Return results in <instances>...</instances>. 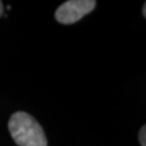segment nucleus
I'll return each mask as SVG.
<instances>
[{"instance_id":"7ed1b4c3","label":"nucleus","mask_w":146,"mask_h":146,"mask_svg":"<svg viewBox=\"0 0 146 146\" xmlns=\"http://www.w3.org/2000/svg\"><path fill=\"white\" fill-rule=\"evenodd\" d=\"M139 141L141 146H146V127L143 125L139 133Z\"/></svg>"},{"instance_id":"20e7f679","label":"nucleus","mask_w":146,"mask_h":146,"mask_svg":"<svg viewBox=\"0 0 146 146\" xmlns=\"http://www.w3.org/2000/svg\"><path fill=\"white\" fill-rule=\"evenodd\" d=\"M2 14H3V5L0 1V16H2Z\"/></svg>"},{"instance_id":"f03ea898","label":"nucleus","mask_w":146,"mask_h":146,"mask_svg":"<svg viewBox=\"0 0 146 146\" xmlns=\"http://www.w3.org/2000/svg\"><path fill=\"white\" fill-rule=\"evenodd\" d=\"M96 1L94 0H69L58 7L55 11V19L58 23L70 25L94 10Z\"/></svg>"},{"instance_id":"f257e3e1","label":"nucleus","mask_w":146,"mask_h":146,"mask_svg":"<svg viewBox=\"0 0 146 146\" xmlns=\"http://www.w3.org/2000/svg\"><path fill=\"white\" fill-rule=\"evenodd\" d=\"M8 128L12 139L19 146H48L42 127L25 111H16L11 116Z\"/></svg>"},{"instance_id":"39448f33","label":"nucleus","mask_w":146,"mask_h":146,"mask_svg":"<svg viewBox=\"0 0 146 146\" xmlns=\"http://www.w3.org/2000/svg\"><path fill=\"white\" fill-rule=\"evenodd\" d=\"M142 13H143V16L146 17V3H144L143 5V10H142Z\"/></svg>"}]
</instances>
